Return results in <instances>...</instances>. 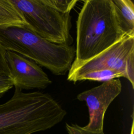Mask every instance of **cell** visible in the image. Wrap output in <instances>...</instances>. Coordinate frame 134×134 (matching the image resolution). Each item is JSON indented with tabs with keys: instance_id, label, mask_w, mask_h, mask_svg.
<instances>
[{
	"instance_id": "cell-6",
	"label": "cell",
	"mask_w": 134,
	"mask_h": 134,
	"mask_svg": "<svg viewBox=\"0 0 134 134\" xmlns=\"http://www.w3.org/2000/svg\"><path fill=\"white\" fill-rule=\"evenodd\" d=\"M120 80L117 79L103 82L100 85L83 91L77 95L80 101L85 102L88 107L89 121L84 128L92 132L103 131L104 116L111 103L120 93Z\"/></svg>"
},
{
	"instance_id": "cell-2",
	"label": "cell",
	"mask_w": 134,
	"mask_h": 134,
	"mask_svg": "<svg viewBox=\"0 0 134 134\" xmlns=\"http://www.w3.org/2000/svg\"><path fill=\"white\" fill-rule=\"evenodd\" d=\"M125 36L112 0L84 1L76 21L75 58L70 68L96 56Z\"/></svg>"
},
{
	"instance_id": "cell-5",
	"label": "cell",
	"mask_w": 134,
	"mask_h": 134,
	"mask_svg": "<svg viewBox=\"0 0 134 134\" xmlns=\"http://www.w3.org/2000/svg\"><path fill=\"white\" fill-rule=\"evenodd\" d=\"M100 70L121 73L134 87V36L126 35L96 56L80 65L70 68L67 80L74 82L79 76Z\"/></svg>"
},
{
	"instance_id": "cell-3",
	"label": "cell",
	"mask_w": 134,
	"mask_h": 134,
	"mask_svg": "<svg viewBox=\"0 0 134 134\" xmlns=\"http://www.w3.org/2000/svg\"><path fill=\"white\" fill-rule=\"evenodd\" d=\"M0 43L6 51L29 59L56 75H65L75 58L74 47L50 42L25 26L0 28Z\"/></svg>"
},
{
	"instance_id": "cell-11",
	"label": "cell",
	"mask_w": 134,
	"mask_h": 134,
	"mask_svg": "<svg viewBox=\"0 0 134 134\" xmlns=\"http://www.w3.org/2000/svg\"><path fill=\"white\" fill-rule=\"evenodd\" d=\"M47 3L57 10L64 14H70L75 6L77 0H47Z\"/></svg>"
},
{
	"instance_id": "cell-4",
	"label": "cell",
	"mask_w": 134,
	"mask_h": 134,
	"mask_svg": "<svg viewBox=\"0 0 134 134\" xmlns=\"http://www.w3.org/2000/svg\"><path fill=\"white\" fill-rule=\"evenodd\" d=\"M11 1L21 13L26 28L50 42L66 46L72 43L70 14L57 10L47 0Z\"/></svg>"
},
{
	"instance_id": "cell-10",
	"label": "cell",
	"mask_w": 134,
	"mask_h": 134,
	"mask_svg": "<svg viewBox=\"0 0 134 134\" xmlns=\"http://www.w3.org/2000/svg\"><path fill=\"white\" fill-rule=\"evenodd\" d=\"M119 77H124V76L118 71L112 70H100L86 73L78 76L74 83L84 80L105 82Z\"/></svg>"
},
{
	"instance_id": "cell-9",
	"label": "cell",
	"mask_w": 134,
	"mask_h": 134,
	"mask_svg": "<svg viewBox=\"0 0 134 134\" xmlns=\"http://www.w3.org/2000/svg\"><path fill=\"white\" fill-rule=\"evenodd\" d=\"M25 25L26 22L21 13L11 0H0V28Z\"/></svg>"
},
{
	"instance_id": "cell-1",
	"label": "cell",
	"mask_w": 134,
	"mask_h": 134,
	"mask_svg": "<svg viewBox=\"0 0 134 134\" xmlns=\"http://www.w3.org/2000/svg\"><path fill=\"white\" fill-rule=\"evenodd\" d=\"M66 111L50 95L24 93L15 87L12 97L0 104V134H32L60 123Z\"/></svg>"
},
{
	"instance_id": "cell-14",
	"label": "cell",
	"mask_w": 134,
	"mask_h": 134,
	"mask_svg": "<svg viewBox=\"0 0 134 134\" xmlns=\"http://www.w3.org/2000/svg\"><path fill=\"white\" fill-rule=\"evenodd\" d=\"M13 86H14V82L11 77L0 76V97Z\"/></svg>"
},
{
	"instance_id": "cell-15",
	"label": "cell",
	"mask_w": 134,
	"mask_h": 134,
	"mask_svg": "<svg viewBox=\"0 0 134 134\" xmlns=\"http://www.w3.org/2000/svg\"><path fill=\"white\" fill-rule=\"evenodd\" d=\"M131 134H133V121H132V127H131Z\"/></svg>"
},
{
	"instance_id": "cell-7",
	"label": "cell",
	"mask_w": 134,
	"mask_h": 134,
	"mask_svg": "<svg viewBox=\"0 0 134 134\" xmlns=\"http://www.w3.org/2000/svg\"><path fill=\"white\" fill-rule=\"evenodd\" d=\"M7 64L14 85L20 90L44 89L52 82L40 66L15 52L6 51Z\"/></svg>"
},
{
	"instance_id": "cell-8",
	"label": "cell",
	"mask_w": 134,
	"mask_h": 134,
	"mask_svg": "<svg viewBox=\"0 0 134 134\" xmlns=\"http://www.w3.org/2000/svg\"><path fill=\"white\" fill-rule=\"evenodd\" d=\"M119 26L126 35L134 36V4L131 0H112Z\"/></svg>"
},
{
	"instance_id": "cell-12",
	"label": "cell",
	"mask_w": 134,
	"mask_h": 134,
	"mask_svg": "<svg viewBox=\"0 0 134 134\" xmlns=\"http://www.w3.org/2000/svg\"><path fill=\"white\" fill-rule=\"evenodd\" d=\"M6 54V51L0 43V76L10 77Z\"/></svg>"
},
{
	"instance_id": "cell-13",
	"label": "cell",
	"mask_w": 134,
	"mask_h": 134,
	"mask_svg": "<svg viewBox=\"0 0 134 134\" xmlns=\"http://www.w3.org/2000/svg\"><path fill=\"white\" fill-rule=\"evenodd\" d=\"M65 128L69 134H104L103 131L92 132L77 124H65Z\"/></svg>"
}]
</instances>
